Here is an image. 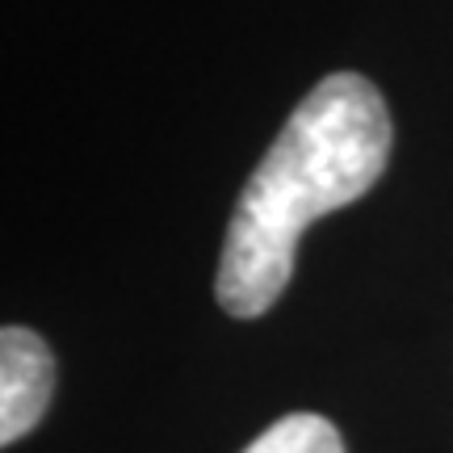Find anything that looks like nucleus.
I'll use <instances>...</instances> for the list:
<instances>
[{
	"instance_id": "nucleus-1",
	"label": "nucleus",
	"mask_w": 453,
	"mask_h": 453,
	"mask_svg": "<svg viewBox=\"0 0 453 453\" xmlns=\"http://www.w3.org/2000/svg\"><path fill=\"white\" fill-rule=\"evenodd\" d=\"M387 156L382 93L357 72L315 84L243 185L214 277L219 307L235 319L265 315L290 281L303 231L357 202L382 177Z\"/></svg>"
},
{
	"instance_id": "nucleus-2",
	"label": "nucleus",
	"mask_w": 453,
	"mask_h": 453,
	"mask_svg": "<svg viewBox=\"0 0 453 453\" xmlns=\"http://www.w3.org/2000/svg\"><path fill=\"white\" fill-rule=\"evenodd\" d=\"M55 390V361L38 332L4 327L0 332V445L30 437L47 416Z\"/></svg>"
},
{
	"instance_id": "nucleus-3",
	"label": "nucleus",
	"mask_w": 453,
	"mask_h": 453,
	"mask_svg": "<svg viewBox=\"0 0 453 453\" xmlns=\"http://www.w3.org/2000/svg\"><path fill=\"white\" fill-rule=\"evenodd\" d=\"M243 453H344V441L332 420L315 411H294L269 424Z\"/></svg>"
}]
</instances>
